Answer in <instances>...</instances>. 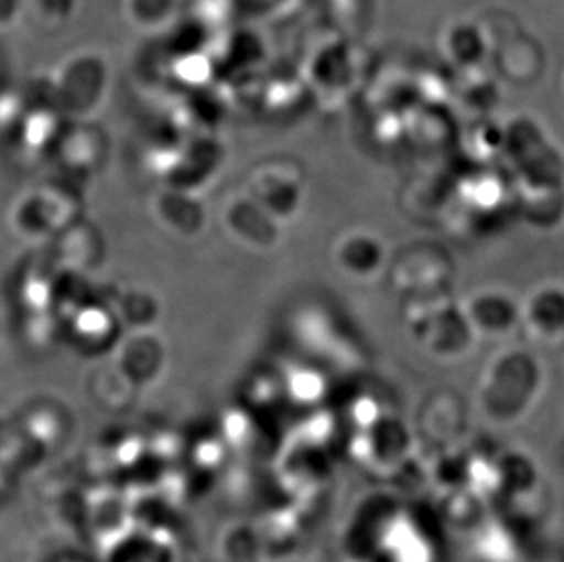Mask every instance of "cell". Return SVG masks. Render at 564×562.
Wrapping results in <instances>:
<instances>
[{"mask_svg":"<svg viewBox=\"0 0 564 562\" xmlns=\"http://www.w3.org/2000/svg\"><path fill=\"white\" fill-rule=\"evenodd\" d=\"M463 311L480 338H502L521 324V305L510 294L494 289L471 294Z\"/></svg>","mask_w":564,"mask_h":562,"instance_id":"6da1fadb","label":"cell"},{"mask_svg":"<svg viewBox=\"0 0 564 562\" xmlns=\"http://www.w3.org/2000/svg\"><path fill=\"white\" fill-rule=\"evenodd\" d=\"M521 324L543 344L564 342V287L544 285L521 303Z\"/></svg>","mask_w":564,"mask_h":562,"instance_id":"7a4b0ae2","label":"cell"},{"mask_svg":"<svg viewBox=\"0 0 564 562\" xmlns=\"http://www.w3.org/2000/svg\"><path fill=\"white\" fill-rule=\"evenodd\" d=\"M336 261L351 278H369L382 269V244L366 233L349 234L336 249Z\"/></svg>","mask_w":564,"mask_h":562,"instance_id":"3957f363","label":"cell"},{"mask_svg":"<svg viewBox=\"0 0 564 562\" xmlns=\"http://www.w3.org/2000/svg\"><path fill=\"white\" fill-rule=\"evenodd\" d=\"M176 0H124L128 21L141 30H158L171 21Z\"/></svg>","mask_w":564,"mask_h":562,"instance_id":"277c9868","label":"cell"},{"mask_svg":"<svg viewBox=\"0 0 564 562\" xmlns=\"http://www.w3.org/2000/svg\"><path fill=\"white\" fill-rule=\"evenodd\" d=\"M77 0H24V11L43 28H59L72 21Z\"/></svg>","mask_w":564,"mask_h":562,"instance_id":"5b68a950","label":"cell"},{"mask_svg":"<svg viewBox=\"0 0 564 562\" xmlns=\"http://www.w3.org/2000/svg\"><path fill=\"white\" fill-rule=\"evenodd\" d=\"M24 13V0H0V30L13 26Z\"/></svg>","mask_w":564,"mask_h":562,"instance_id":"8992f818","label":"cell"}]
</instances>
